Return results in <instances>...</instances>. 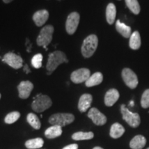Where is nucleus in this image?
Returning a JSON list of instances; mask_svg holds the SVG:
<instances>
[{
	"label": "nucleus",
	"mask_w": 149,
	"mask_h": 149,
	"mask_svg": "<svg viewBox=\"0 0 149 149\" xmlns=\"http://www.w3.org/2000/svg\"><path fill=\"white\" fill-rule=\"evenodd\" d=\"M68 59H67L66 54L60 51H54L48 55V62L46 64L47 74L50 75L56 70V68L62 63H68Z\"/></svg>",
	"instance_id": "obj_1"
},
{
	"label": "nucleus",
	"mask_w": 149,
	"mask_h": 149,
	"mask_svg": "<svg viewBox=\"0 0 149 149\" xmlns=\"http://www.w3.org/2000/svg\"><path fill=\"white\" fill-rule=\"evenodd\" d=\"M98 46V38L95 35H91L84 40L81 48V54L85 58L93 55Z\"/></svg>",
	"instance_id": "obj_2"
},
{
	"label": "nucleus",
	"mask_w": 149,
	"mask_h": 149,
	"mask_svg": "<svg viewBox=\"0 0 149 149\" xmlns=\"http://www.w3.org/2000/svg\"><path fill=\"white\" fill-rule=\"evenodd\" d=\"M54 27L52 25H47L42 28L37 38V44L40 46L46 48L53 40Z\"/></svg>",
	"instance_id": "obj_3"
},
{
	"label": "nucleus",
	"mask_w": 149,
	"mask_h": 149,
	"mask_svg": "<svg viewBox=\"0 0 149 149\" xmlns=\"http://www.w3.org/2000/svg\"><path fill=\"white\" fill-rule=\"evenodd\" d=\"M52 100L48 95L40 94L35 97L31 107L33 111L37 113H42L49 109L52 106Z\"/></svg>",
	"instance_id": "obj_4"
},
{
	"label": "nucleus",
	"mask_w": 149,
	"mask_h": 149,
	"mask_svg": "<svg viewBox=\"0 0 149 149\" xmlns=\"http://www.w3.org/2000/svg\"><path fill=\"white\" fill-rule=\"evenodd\" d=\"M74 120V115L71 113H55L49 117L48 122L52 125L65 126L71 124Z\"/></svg>",
	"instance_id": "obj_5"
},
{
	"label": "nucleus",
	"mask_w": 149,
	"mask_h": 149,
	"mask_svg": "<svg viewBox=\"0 0 149 149\" xmlns=\"http://www.w3.org/2000/svg\"><path fill=\"white\" fill-rule=\"evenodd\" d=\"M121 113L122 114L123 120H125L131 127L136 128L140 124L141 120L138 113H133L129 111L124 104L121 106Z\"/></svg>",
	"instance_id": "obj_6"
},
{
	"label": "nucleus",
	"mask_w": 149,
	"mask_h": 149,
	"mask_svg": "<svg viewBox=\"0 0 149 149\" xmlns=\"http://www.w3.org/2000/svg\"><path fill=\"white\" fill-rule=\"evenodd\" d=\"M122 77L124 83L130 88L134 89L138 85V78L133 70L128 68L122 70Z\"/></svg>",
	"instance_id": "obj_7"
},
{
	"label": "nucleus",
	"mask_w": 149,
	"mask_h": 149,
	"mask_svg": "<svg viewBox=\"0 0 149 149\" xmlns=\"http://www.w3.org/2000/svg\"><path fill=\"white\" fill-rule=\"evenodd\" d=\"M80 15L77 12H72L68 15L66 22V30L68 34L72 35L77 31L79 23Z\"/></svg>",
	"instance_id": "obj_8"
},
{
	"label": "nucleus",
	"mask_w": 149,
	"mask_h": 149,
	"mask_svg": "<svg viewBox=\"0 0 149 149\" xmlns=\"http://www.w3.org/2000/svg\"><path fill=\"white\" fill-rule=\"evenodd\" d=\"M90 76V70L86 68H81L72 72L70 74V79L74 84H81L86 82Z\"/></svg>",
	"instance_id": "obj_9"
},
{
	"label": "nucleus",
	"mask_w": 149,
	"mask_h": 149,
	"mask_svg": "<svg viewBox=\"0 0 149 149\" xmlns=\"http://www.w3.org/2000/svg\"><path fill=\"white\" fill-rule=\"evenodd\" d=\"M2 61L14 69H19L23 66V59L14 53H8L3 56Z\"/></svg>",
	"instance_id": "obj_10"
},
{
	"label": "nucleus",
	"mask_w": 149,
	"mask_h": 149,
	"mask_svg": "<svg viewBox=\"0 0 149 149\" xmlns=\"http://www.w3.org/2000/svg\"><path fill=\"white\" fill-rule=\"evenodd\" d=\"M88 117L97 126L104 125L107 121V117L96 108L91 109L88 113Z\"/></svg>",
	"instance_id": "obj_11"
},
{
	"label": "nucleus",
	"mask_w": 149,
	"mask_h": 149,
	"mask_svg": "<svg viewBox=\"0 0 149 149\" xmlns=\"http://www.w3.org/2000/svg\"><path fill=\"white\" fill-rule=\"evenodd\" d=\"M33 87L34 86L33 83H31L30 81H23L20 82L17 86L19 97L24 100L29 98L31 91H33Z\"/></svg>",
	"instance_id": "obj_12"
},
{
	"label": "nucleus",
	"mask_w": 149,
	"mask_h": 149,
	"mask_svg": "<svg viewBox=\"0 0 149 149\" xmlns=\"http://www.w3.org/2000/svg\"><path fill=\"white\" fill-rule=\"evenodd\" d=\"M49 17V13L48 10H40L35 12L33 16V20L37 26H42L47 22Z\"/></svg>",
	"instance_id": "obj_13"
},
{
	"label": "nucleus",
	"mask_w": 149,
	"mask_h": 149,
	"mask_svg": "<svg viewBox=\"0 0 149 149\" xmlns=\"http://www.w3.org/2000/svg\"><path fill=\"white\" fill-rule=\"evenodd\" d=\"M93 102V96L91 94H83L80 97L79 103H78V109L81 113H84L91 107Z\"/></svg>",
	"instance_id": "obj_14"
},
{
	"label": "nucleus",
	"mask_w": 149,
	"mask_h": 149,
	"mask_svg": "<svg viewBox=\"0 0 149 149\" xmlns=\"http://www.w3.org/2000/svg\"><path fill=\"white\" fill-rule=\"evenodd\" d=\"M120 98V93L115 88H111L106 93L104 97V103L107 107H112Z\"/></svg>",
	"instance_id": "obj_15"
},
{
	"label": "nucleus",
	"mask_w": 149,
	"mask_h": 149,
	"mask_svg": "<svg viewBox=\"0 0 149 149\" xmlns=\"http://www.w3.org/2000/svg\"><path fill=\"white\" fill-rule=\"evenodd\" d=\"M102 81H103V74L100 72H97L90 76V77L85 82V84L87 87H92L100 84Z\"/></svg>",
	"instance_id": "obj_16"
},
{
	"label": "nucleus",
	"mask_w": 149,
	"mask_h": 149,
	"mask_svg": "<svg viewBox=\"0 0 149 149\" xmlns=\"http://www.w3.org/2000/svg\"><path fill=\"white\" fill-rule=\"evenodd\" d=\"M146 144V139L142 135H136L130 142V147L132 149H141Z\"/></svg>",
	"instance_id": "obj_17"
},
{
	"label": "nucleus",
	"mask_w": 149,
	"mask_h": 149,
	"mask_svg": "<svg viewBox=\"0 0 149 149\" xmlns=\"http://www.w3.org/2000/svg\"><path fill=\"white\" fill-rule=\"evenodd\" d=\"M115 28H116L117 31L120 34L122 35L125 38H128L131 35V29L130 26L126 25L125 24L121 22L120 20H117L115 24Z\"/></svg>",
	"instance_id": "obj_18"
},
{
	"label": "nucleus",
	"mask_w": 149,
	"mask_h": 149,
	"mask_svg": "<svg viewBox=\"0 0 149 149\" xmlns=\"http://www.w3.org/2000/svg\"><path fill=\"white\" fill-rule=\"evenodd\" d=\"M62 133L61 126L57 125H53L46 130L44 135L48 139H53L60 136Z\"/></svg>",
	"instance_id": "obj_19"
},
{
	"label": "nucleus",
	"mask_w": 149,
	"mask_h": 149,
	"mask_svg": "<svg viewBox=\"0 0 149 149\" xmlns=\"http://www.w3.org/2000/svg\"><path fill=\"white\" fill-rule=\"evenodd\" d=\"M116 7L113 3H110L108 4L106 10V17L107 21L109 24H113L114 23L115 17H116Z\"/></svg>",
	"instance_id": "obj_20"
},
{
	"label": "nucleus",
	"mask_w": 149,
	"mask_h": 149,
	"mask_svg": "<svg viewBox=\"0 0 149 149\" xmlns=\"http://www.w3.org/2000/svg\"><path fill=\"white\" fill-rule=\"evenodd\" d=\"M125 132V129L119 123H115L112 125L110 130V135L112 138L117 139L123 135Z\"/></svg>",
	"instance_id": "obj_21"
},
{
	"label": "nucleus",
	"mask_w": 149,
	"mask_h": 149,
	"mask_svg": "<svg viewBox=\"0 0 149 149\" xmlns=\"http://www.w3.org/2000/svg\"><path fill=\"white\" fill-rule=\"evenodd\" d=\"M130 48L133 50H138L141 46V37L138 31H135L130 37Z\"/></svg>",
	"instance_id": "obj_22"
},
{
	"label": "nucleus",
	"mask_w": 149,
	"mask_h": 149,
	"mask_svg": "<svg viewBox=\"0 0 149 149\" xmlns=\"http://www.w3.org/2000/svg\"><path fill=\"white\" fill-rule=\"evenodd\" d=\"M25 146L29 149L40 148L44 146V140L40 137L29 139V140L26 141Z\"/></svg>",
	"instance_id": "obj_23"
},
{
	"label": "nucleus",
	"mask_w": 149,
	"mask_h": 149,
	"mask_svg": "<svg viewBox=\"0 0 149 149\" xmlns=\"http://www.w3.org/2000/svg\"><path fill=\"white\" fill-rule=\"evenodd\" d=\"M27 122L33 128L39 130L41 128V122L39 117L34 113H29L27 115Z\"/></svg>",
	"instance_id": "obj_24"
},
{
	"label": "nucleus",
	"mask_w": 149,
	"mask_h": 149,
	"mask_svg": "<svg viewBox=\"0 0 149 149\" xmlns=\"http://www.w3.org/2000/svg\"><path fill=\"white\" fill-rule=\"evenodd\" d=\"M94 137L93 132H77L72 135V139L74 140H88Z\"/></svg>",
	"instance_id": "obj_25"
},
{
	"label": "nucleus",
	"mask_w": 149,
	"mask_h": 149,
	"mask_svg": "<svg viewBox=\"0 0 149 149\" xmlns=\"http://www.w3.org/2000/svg\"><path fill=\"white\" fill-rule=\"evenodd\" d=\"M126 4L129 10L135 15L140 13V6L137 0H125Z\"/></svg>",
	"instance_id": "obj_26"
},
{
	"label": "nucleus",
	"mask_w": 149,
	"mask_h": 149,
	"mask_svg": "<svg viewBox=\"0 0 149 149\" xmlns=\"http://www.w3.org/2000/svg\"><path fill=\"white\" fill-rule=\"evenodd\" d=\"M20 113L18 111H13L8 113L4 118V122L6 124H11L16 122L20 117Z\"/></svg>",
	"instance_id": "obj_27"
},
{
	"label": "nucleus",
	"mask_w": 149,
	"mask_h": 149,
	"mask_svg": "<svg viewBox=\"0 0 149 149\" xmlns=\"http://www.w3.org/2000/svg\"><path fill=\"white\" fill-rule=\"evenodd\" d=\"M42 60L43 56L42 54H37V55L33 56L32 59H31V64L34 68H40L42 66Z\"/></svg>",
	"instance_id": "obj_28"
},
{
	"label": "nucleus",
	"mask_w": 149,
	"mask_h": 149,
	"mask_svg": "<svg viewBox=\"0 0 149 149\" xmlns=\"http://www.w3.org/2000/svg\"><path fill=\"white\" fill-rule=\"evenodd\" d=\"M141 106L144 109L149 107V89H147L142 94L141 99Z\"/></svg>",
	"instance_id": "obj_29"
},
{
	"label": "nucleus",
	"mask_w": 149,
	"mask_h": 149,
	"mask_svg": "<svg viewBox=\"0 0 149 149\" xmlns=\"http://www.w3.org/2000/svg\"><path fill=\"white\" fill-rule=\"evenodd\" d=\"M77 148H78V145L76 144H73L68 145V146H65L64 148H63L62 149H77Z\"/></svg>",
	"instance_id": "obj_30"
},
{
	"label": "nucleus",
	"mask_w": 149,
	"mask_h": 149,
	"mask_svg": "<svg viewBox=\"0 0 149 149\" xmlns=\"http://www.w3.org/2000/svg\"><path fill=\"white\" fill-rule=\"evenodd\" d=\"M24 72H25L26 73V74L29 73V72H31V70H30V69H29V66H28V64H26L25 65H24Z\"/></svg>",
	"instance_id": "obj_31"
},
{
	"label": "nucleus",
	"mask_w": 149,
	"mask_h": 149,
	"mask_svg": "<svg viewBox=\"0 0 149 149\" xmlns=\"http://www.w3.org/2000/svg\"><path fill=\"white\" fill-rule=\"evenodd\" d=\"M13 1V0H3V3H9Z\"/></svg>",
	"instance_id": "obj_32"
},
{
	"label": "nucleus",
	"mask_w": 149,
	"mask_h": 149,
	"mask_svg": "<svg viewBox=\"0 0 149 149\" xmlns=\"http://www.w3.org/2000/svg\"><path fill=\"white\" fill-rule=\"evenodd\" d=\"M129 106H130V107H133V106H134V102L133 101H130Z\"/></svg>",
	"instance_id": "obj_33"
},
{
	"label": "nucleus",
	"mask_w": 149,
	"mask_h": 149,
	"mask_svg": "<svg viewBox=\"0 0 149 149\" xmlns=\"http://www.w3.org/2000/svg\"><path fill=\"white\" fill-rule=\"evenodd\" d=\"M93 149H103L101 147H99V146H97V147H95V148H93Z\"/></svg>",
	"instance_id": "obj_34"
},
{
	"label": "nucleus",
	"mask_w": 149,
	"mask_h": 149,
	"mask_svg": "<svg viewBox=\"0 0 149 149\" xmlns=\"http://www.w3.org/2000/svg\"><path fill=\"white\" fill-rule=\"evenodd\" d=\"M1 93H0V99H1Z\"/></svg>",
	"instance_id": "obj_35"
},
{
	"label": "nucleus",
	"mask_w": 149,
	"mask_h": 149,
	"mask_svg": "<svg viewBox=\"0 0 149 149\" xmlns=\"http://www.w3.org/2000/svg\"><path fill=\"white\" fill-rule=\"evenodd\" d=\"M147 149H149V148H147Z\"/></svg>",
	"instance_id": "obj_36"
}]
</instances>
